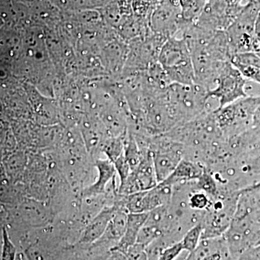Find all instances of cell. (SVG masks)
Segmentation results:
<instances>
[{"instance_id": "obj_1", "label": "cell", "mask_w": 260, "mask_h": 260, "mask_svg": "<svg viewBox=\"0 0 260 260\" xmlns=\"http://www.w3.org/2000/svg\"><path fill=\"white\" fill-rule=\"evenodd\" d=\"M166 95L177 126L214 111L210 107L209 101L212 99L208 90L198 84L172 83L168 88Z\"/></svg>"}, {"instance_id": "obj_2", "label": "cell", "mask_w": 260, "mask_h": 260, "mask_svg": "<svg viewBox=\"0 0 260 260\" xmlns=\"http://www.w3.org/2000/svg\"><path fill=\"white\" fill-rule=\"evenodd\" d=\"M158 63L164 68L172 83H194V70L190 51L184 38L168 39L159 54Z\"/></svg>"}, {"instance_id": "obj_3", "label": "cell", "mask_w": 260, "mask_h": 260, "mask_svg": "<svg viewBox=\"0 0 260 260\" xmlns=\"http://www.w3.org/2000/svg\"><path fill=\"white\" fill-rule=\"evenodd\" d=\"M260 105V96H246L213 111L223 138L230 139L242 134L253 125L254 114Z\"/></svg>"}, {"instance_id": "obj_4", "label": "cell", "mask_w": 260, "mask_h": 260, "mask_svg": "<svg viewBox=\"0 0 260 260\" xmlns=\"http://www.w3.org/2000/svg\"><path fill=\"white\" fill-rule=\"evenodd\" d=\"M259 10L260 3L258 0L247 2L225 30L234 55L238 53L252 51L254 25Z\"/></svg>"}, {"instance_id": "obj_5", "label": "cell", "mask_w": 260, "mask_h": 260, "mask_svg": "<svg viewBox=\"0 0 260 260\" xmlns=\"http://www.w3.org/2000/svg\"><path fill=\"white\" fill-rule=\"evenodd\" d=\"M147 145L151 153L157 180L162 182L184 158V146L165 134L149 138Z\"/></svg>"}, {"instance_id": "obj_6", "label": "cell", "mask_w": 260, "mask_h": 260, "mask_svg": "<svg viewBox=\"0 0 260 260\" xmlns=\"http://www.w3.org/2000/svg\"><path fill=\"white\" fill-rule=\"evenodd\" d=\"M244 5L239 0H207L195 24L209 30H225L235 20Z\"/></svg>"}, {"instance_id": "obj_7", "label": "cell", "mask_w": 260, "mask_h": 260, "mask_svg": "<svg viewBox=\"0 0 260 260\" xmlns=\"http://www.w3.org/2000/svg\"><path fill=\"white\" fill-rule=\"evenodd\" d=\"M245 78L231 62L224 66L213 90L208 92L210 99L218 103V108L225 107L247 96Z\"/></svg>"}, {"instance_id": "obj_8", "label": "cell", "mask_w": 260, "mask_h": 260, "mask_svg": "<svg viewBox=\"0 0 260 260\" xmlns=\"http://www.w3.org/2000/svg\"><path fill=\"white\" fill-rule=\"evenodd\" d=\"M185 22L178 0H161L150 15L149 26L155 34L169 39L180 34Z\"/></svg>"}, {"instance_id": "obj_9", "label": "cell", "mask_w": 260, "mask_h": 260, "mask_svg": "<svg viewBox=\"0 0 260 260\" xmlns=\"http://www.w3.org/2000/svg\"><path fill=\"white\" fill-rule=\"evenodd\" d=\"M205 167L201 162L183 158L172 174L162 182L172 187L178 184L196 181L204 172Z\"/></svg>"}, {"instance_id": "obj_10", "label": "cell", "mask_w": 260, "mask_h": 260, "mask_svg": "<svg viewBox=\"0 0 260 260\" xmlns=\"http://www.w3.org/2000/svg\"><path fill=\"white\" fill-rule=\"evenodd\" d=\"M119 210L120 209L115 204L103 209L87 225L80 242L89 244L101 239L107 230L109 222Z\"/></svg>"}, {"instance_id": "obj_11", "label": "cell", "mask_w": 260, "mask_h": 260, "mask_svg": "<svg viewBox=\"0 0 260 260\" xmlns=\"http://www.w3.org/2000/svg\"><path fill=\"white\" fill-rule=\"evenodd\" d=\"M149 213H128L125 232L121 240L114 246V250L125 254L138 240L142 227L146 221Z\"/></svg>"}, {"instance_id": "obj_12", "label": "cell", "mask_w": 260, "mask_h": 260, "mask_svg": "<svg viewBox=\"0 0 260 260\" xmlns=\"http://www.w3.org/2000/svg\"><path fill=\"white\" fill-rule=\"evenodd\" d=\"M99 176L98 179L92 185L85 188L83 191L85 196H95L106 192L108 184L113 180L116 174L114 164L109 159L99 160L96 161Z\"/></svg>"}, {"instance_id": "obj_13", "label": "cell", "mask_w": 260, "mask_h": 260, "mask_svg": "<svg viewBox=\"0 0 260 260\" xmlns=\"http://www.w3.org/2000/svg\"><path fill=\"white\" fill-rule=\"evenodd\" d=\"M127 215L128 213L124 210H118L109 222L103 237L105 236L108 240L115 241L118 244L125 232Z\"/></svg>"}, {"instance_id": "obj_14", "label": "cell", "mask_w": 260, "mask_h": 260, "mask_svg": "<svg viewBox=\"0 0 260 260\" xmlns=\"http://www.w3.org/2000/svg\"><path fill=\"white\" fill-rule=\"evenodd\" d=\"M207 0H178L183 20L195 23L204 9Z\"/></svg>"}, {"instance_id": "obj_15", "label": "cell", "mask_w": 260, "mask_h": 260, "mask_svg": "<svg viewBox=\"0 0 260 260\" xmlns=\"http://www.w3.org/2000/svg\"><path fill=\"white\" fill-rule=\"evenodd\" d=\"M203 233V226L201 223L196 224L188 229L180 241L184 251L189 253L196 251L200 241L202 240Z\"/></svg>"}, {"instance_id": "obj_16", "label": "cell", "mask_w": 260, "mask_h": 260, "mask_svg": "<svg viewBox=\"0 0 260 260\" xmlns=\"http://www.w3.org/2000/svg\"><path fill=\"white\" fill-rule=\"evenodd\" d=\"M124 155L126 161L129 164L132 172H133L139 165L143 155L139 147L132 138L126 145Z\"/></svg>"}, {"instance_id": "obj_17", "label": "cell", "mask_w": 260, "mask_h": 260, "mask_svg": "<svg viewBox=\"0 0 260 260\" xmlns=\"http://www.w3.org/2000/svg\"><path fill=\"white\" fill-rule=\"evenodd\" d=\"M231 63L234 66L244 65L260 68V57L253 51L238 53L233 55Z\"/></svg>"}, {"instance_id": "obj_18", "label": "cell", "mask_w": 260, "mask_h": 260, "mask_svg": "<svg viewBox=\"0 0 260 260\" xmlns=\"http://www.w3.org/2000/svg\"><path fill=\"white\" fill-rule=\"evenodd\" d=\"M3 250H2V260H15L16 256V249L14 244L10 240L6 229H3Z\"/></svg>"}, {"instance_id": "obj_19", "label": "cell", "mask_w": 260, "mask_h": 260, "mask_svg": "<svg viewBox=\"0 0 260 260\" xmlns=\"http://www.w3.org/2000/svg\"><path fill=\"white\" fill-rule=\"evenodd\" d=\"M184 251L180 241L164 248L157 258V260H174Z\"/></svg>"}, {"instance_id": "obj_20", "label": "cell", "mask_w": 260, "mask_h": 260, "mask_svg": "<svg viewBox=\"0 0 260 260\" xmlns=\"http://www.w3.org/2000/svg\"><path fill=\"white\" fill-rule=\"evenodd\" d=\"M113 164H114V167H115L116 174L119 175V179H120V184H123L129 177L130 173L132 172L129 164L126 161L125 157H124V153L116 159Z\"/></svg>"}, {"instance_id": "obj_21", "label": "cell", "mask_w": 260, "mask_h": 260, "mask_svg": "<svg viewBox=\"0 0 260 260\" xmlns=\"http://www.w3.org/2000/svg\"><path fill=\"white\" fill-rule=\"evenodd\" d=\"M246 80H251L260 85V68L237 65L234 66Z\"/></svg>"}, {"instance_id": "obj_22", "label": "cell", "mask_w": 260, "mask_h": 260, "mask_svg": "<svg viewBox=\"0 0 260 260\" xmlns=\"http://www.w3.org/2000/svg\"><path fill=\"white\" fill-rule=\"evenodd\" d=\"M238 260H260V244L246 249L238 257Z\"/></svg>"}, {"instance_id": "obj_23", "label": "cell", "mask_w": 260, "mask_h": 260, "mask_svg": "<svg viewBox=\"0 0 260 260\" xmlns=\"http://www.w3.org/2000/svg\"><path fill=\"white\" fill-rule=\"evenodd\" d=\"M254 38L260 39V10L256 18L254 25Z\"/></svg>"}, {"instance_id": "obj_24", "label": "cell", "mask_w": 260, "mask_h": 260, "mask_svg": "<svg viewBox=\"0 0 260 260\" xmlns=\"http://www.w3.org/2000/svg\"><path fill=\"white\" fill-rule=\"evenodd\" d=\"M222 256L220 253L213 252L212 254H208L202 258L201 260H221Z\"/></svg>"}, {"instance_id": "obj_25", "label": "cell", "mask_w": 260, "mask_h": 260, "mask_svg": "<svg viewBox=\"0 0 260 260\" xmlns=\"http://www.w3.org/2000/svg\"><path fill=\"white\" fill-rule=\"evenodd\" d=\"M239 1H241L242 3L244 0H239ZM245 1H246V3H247V2L251 1V0H245Z\"/></svg>"}, {"instance_id": "obj_26", "label": "cell", "mask_w": 260, "mask_h": 260, "mask_svg": "<svg viewBox=\"0 0 260 260\" xmlns=\"http://www.w3.org/2000/svg\"><path fill=\"white\" fill-rule=\"evenodd\" d=\"M258 1H259V3H260V0H258Z\"/></svg>"}]
</instances>
